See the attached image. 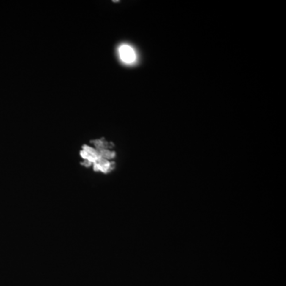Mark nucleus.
I'll return each instance as SVG.
<instances>
[{
	"label": "nucleus",
	"instance_id": "nucleus-2",
	"mask_svg": "<svg viewBox=\"0 0 286 286\" xmlns=\"http://www.w3.org/2000/svg\"><path fill=\"white\" fill-rule=\"evenodd\" d=\"M119 55L121 61L126 65L134 63L137 59L134 49L128 45H122L119 47Z\"/></svg>",
	"mask_w": 286,
	"mask_h": 286
},
{
	"label": "nucleus",
	"instance_id": "nucleus-1",
	"mask_svg": "<svg viewBox=\"0 0 286 286\" xmlns=\"http://www.w3.org/2000/svg\"><path fill=\"white\" fill-rule=\"evenodd\" d=\"M95 148L84 146L80 152L81 157L84 159L83 165L90 166L93 165L95 171L103 172H109L114 168V162L111 161L114 158V152L111 150L110 145L103 140L95 141Z\"/></svg>",
	"mask_w": 286,
	"mask_h": 286
}]
</instances>
